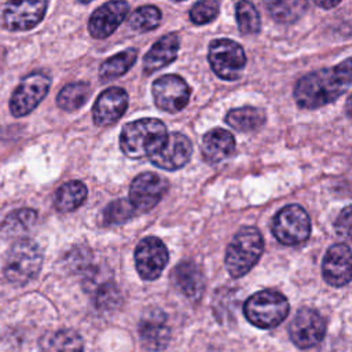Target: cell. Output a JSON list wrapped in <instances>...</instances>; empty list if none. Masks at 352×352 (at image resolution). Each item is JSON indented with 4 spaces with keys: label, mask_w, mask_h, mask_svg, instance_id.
I'll return each mask as SVG.
<instances>
[{
    "label": "cell",
    "mask_w": 352,
    "mask_h": 352,
    "mask_svg": "<svg viewBox=\"0 0 352 352\" xmlns=\"http://www.w3.org/2000/svg\"><path fill=\"white\" fill-rule=\"evenodd\" d=\"M179 51V37L176 33H169L158 38L143 58V72L151 74L169 63H172Z\"/></svg>",
    "instance_id": "ffe728a7"
},
{
    "label": "cell",
    "mask_w": 352,
    "mask_h": 352,
    "mask_svg": "<svg viewBox=\"0 0 352 352\" xmlns=\"http://www.w3.org/2000/svg\"><path fill=\"white\" fill-rule=\"evenodd\" d=\"M151 92L155 106L168 113L183 110L191 95L188 84L175 74H166L157 78L153 82Z\"/></svg>",
    "instance_id": "9c48e42d"
},
{
    "label": "cell",
    "mask_w": 352,
    "mask_h": 352,
    "mask_svg": "<svg viewBox=\"0 0 352 352\" xmlns=\"http://www.w3.org/2000/svg\"><path fill=\"white\" fill-rule=\"evenodd\" d=\"M133 216V206L126 199H116L110 202L103 210V223L107 226H116L125 223Z\"/></svg>",
    "instance_id": "f546056e"
},
{
    "label": "cell",
    "mask_w": 352,
    "mask_h": 352,
    "mask_svg": "<svg viewBox=\"0 0 352 352\" xmlns=\"http://www.w3.org/2000/svg\"><path fill=\"white\" fill-rule=\"evenodd\" d=\"M129 11V4L125 1H109L96 8L89 21L88 30L94 38L109 37L125 19Z\"/></svg>",
    "instance_id": "2e32d148"
},
{
    "label": "cell",
    "mask_w": 352,
    "mask_h": 352,
    "mask_svg": "<svg viewBox=\"0 0 352 352\" xmlns=\"http://www.w3.org/2000/svg\"><path fill=\"white\" fill-rule=\"evenodd\" d=\"M138 51L135 48L124 50L111 58H107L99 67V77L103 82H107L110 80H116L125 74L132 65L136 62Z\"/></svg>",
    "instance_id": "d4e9b609"
},
{
    "label": "cell",
    "mask_w": 352,
    "mask_h": 352,
    "mask_svg": "<svg viewBox=\"0 0 352 352\" xmlns=\"http://www.w3.org/2000/svg\"><path fill=\"white\" fill-rule=\"evenodd\" d=\"M43 352H82L84 342L81 336L70 329H62L47 334L40 341Z\"/></svg>",
    "instance_id": "cb8c5ba5"
},
{
    "label": "cell",
    "mask_w": 352,
    "mask_h": 352,
    "mask_svg": "<svg viewBox=\"0 0 352 352\" xmlns=\"http://www.w3.org/2000/svg\"><path fill=\"white\" fill-rule=\"evenodd\" d=\"M336 231L338 235L348 238L351 232V208L345 206L344 210L338 214L336 223H334Z\"/></svg>",
    "instance_id": "d6a6232c"
},
{
    "label": "cell",
    "mask_w": 352,
    "mask_h": 352,
    "mask_svg": "<svg viewBox=\"0 0 352 352\" xmlns=\"http://www.w3.org/2000/svg\"><path fill=\"white\" fill-rule=\"evenodd\" d=\"M139 336L143 346L148 351L165 349L170 340L166 315L158 308L147 311L139 322Z\"/></svg>",
    "instance_id": "9a60e30c"
},
{
    "label": "cell",
    "mask_w": 352,
    "mask_h": 352,
    "mask_svg": "<svg viewBox=\"0 0 352 352\" xmlns=\"http://www.w3.org/2000/svg\"><path fill=\"white\" fill-rule=\"evenodd\" d=\"M43 253L40 246L32 239L15 242L6 258V278L15 285H25L32 280L40 271Z\"/></svg>",
    "instance_id": "5b68a950"
},
{
    "label": "cell",
    "mask_w": 352,
    "mask_h": 352,
    "mask_svg": "<svg viewBox=\"0 0 352 352\" xmlns=\"http://www.w3.org/2000/svg\"><path fill=\"white\" fill-rule=\"evenodd\" d=\"M91 89L87 82L76 81L66 84L56 96V103L62 110L73 111L85 104L89 98Z\"/></svg>",
    "instance_id": "484cf974"
},
{
    "label": "cell",
    "mask_w": 352,
    "mask_h": 352,
    "mask_svg": "<svg viewBox=\"0 0 352 352\" xmlns=\"http://www.w3.org/2000/svg\"><path fill=\"white\" fill-rule=\"evenodd\" d=\"M88 190L82 182L70 180L56 190L54 197V205L62 213L73 212L85 202Z\"/></svg>",
    "instance_id": "7402d4cb"
},
{
    "label": "cell",
    "mask_w": 352,
    "mask_h": 352,
    "mask_svg": "<svg viewBox=\"0 0 352 352\" xmlns=\"http://www.w3.org/2000/svg\"><path fill=\"white\" fill-rule=\"evenodd\" d=\"M238 29L242 34H257L261 28L260 15L249 1H239L235 8Z\"/></svg>",
    "instance_id": "f1b7e54d"
},
{
    "label": "cell",
    "mask_w": 352,
    "mask_h": 352,
    "mask_svg": "<svg viewBox=\"0 0 352 352\" xmlns=\"http://www.w3.org/2000/svg\"><path fill=\"white\" fill-rule=\"evenodd\" d=\"M51 78L43 72H34L22 78L10 99V110L15 117H23L34 110L47 96Z\"/></svg>",
    "instance_id": "ba28073f"
},
{
    "label": "cell",
    "mask_w": 352,
    "mask_h": 352,
    "mask_svg": "<svg viewBox=\"0 0 352 352\" xmlns=\"http://www.w3.org/2000/svg\"><path fill=\"white\" fill-rule=\"evenodd\" d=\"M168 132L157 118H140L124 125L120 135L122 153L133 160L154 155L166 142Z\"/></svg>",
    "instance_id": "7a4b0ae2"
},
{
    "label": "cell",
    "mask_w": 352,
    "mask_h": 352,
    "mask_svg": "<svg viewBox=\"0 0 352 352\" xmlns=\"http://www.w3.org/2000/svg\"><path fill=\"white\" fill-rule=\"evenodd\" d=\"M264 250L261 232L252 226L242 227L230 242L226 252V268L232 278L246 275L258 261Z\"/></svg>",
    "instance_id": "3957f363"
},
{
    "label": "cell",
    "mask_w": 352,
    "mask_h": 352,
    "mask_svg": "<svg viewBox=\"0 0 352 352\" xmlns=\"http://www.w3.org/2000/svg\"><path fill=\"white\" fill-rule=\"evenodd\" d=\"M37 219V212L33 209H19L12 213H10L3 223V228H6L7 232H18L22 230L30 228Z\"/></svg>",
    "instance_id": "4dcf8cb0"
},
{
    "label": "cell",
    "mask_w": 352,
    "mask_h": 352,
    "mask_svg": "<svg viewBox=\"0 0 352 352\" xmlns=\"http://www.w3.org/2000/svg\"><path fill=\"white\" fill-rule=\"evenodd\" d=\"M270 15L279 23H292L297 21L307 10L305 1H272L265 4Z\"/></svg>",
    "instance_id": "4316f807"
},
{
    "label": "cell",
    "mask_w": 352,
    "mask_h": 352,
    "mask_svg": "<svg viewBox=\"0 0 352 352\" xmlns=\"http://www.w3.org/2000/svg\"><path fill=\"white\" fill-rule=\"evenodd\" d=\"M208 60L217 77L236 80L245 69L246 55L238 43L228 38H217L209 45Z\"/></svg>",
    "instance_id": "52a82bcc"
},
{
    "label": "cell",
    "mask_w": 352,
    "mask_h": 352,
    "mask_svg": "<svg viewBox=\"0 0 352 352\" xmlns=\"http://www.w3.org/2000/svg\"><path fill=\"white\" fill-rule=\"evenodd\" d=\"M116 300H117V290H116L114 285H110V283L103 285L102 289L98 292L96 301H98V305H100V307H104V305L109 307Z\"/></svg>",
    "instance_id": "836d02e7"
},
{
    "label": "cell",
    "mask_w": 352,
    "mask_h": 352,
    "mask_svg": "<svg viewBox=\"0 0 352 352\" xmlns=\"http://www.w3.org/2000/svg\"><path fill=\"white\" fill-rule=\"evenodd\" d=\"M128 107V94L120 87L104 89L92 107V118L98 126L114 124Z\"/></svg>",
    "instance_id": "e0dca14e"
},
{
    "label": "cell",
    "mask_w": 352,
    "mask_h": 352,
    "mask_svg": "<svg viewBox=\"0 0 352 352\" xmlns=\"http://www.w3.org/2000/svg\"><path fill=\"white\" fill-rule=\"evenodd\" d=\"M289 309L287 298L282 293L271 289L252 294L243 305L246 319L260 329L279 326L289 315Z\"/></svg>",
    "instance_id": "277c9868"
},
{
    "label": "cell",
    "mask_w": 352,
    "mask_h": 352,
    "mask_svg": "<svg viewBox=\"0 0 352 352\" xmlns=\"http://www.w3.org/2000/svg\"><path fill=\"white\" fill-rule=\"evenodd\" d=\"M220 11V4L214 0H204L198 1L190 10V19L195 25H205L212 22Z\"/></svg>",
    "instance_id": "1f68e13d"
},
{
    "label": "cell",
    "mask_w": 352,
    "mask_h": 352,
    "mask_svg": "<svg viewBox=\"0 0 352 352\" xmlns=\"http://www.w3.org/2000/svg\"><path fill=\"white\" fill-rule=\"evenodd\" d=\"M322 274L324 280L341 287L351 280V249L345 243H336L329 248L322 264Z\"/></svg>",
    "instance_id": "ac0fdd59"
},
{
    "label": "cell",
    "mask_w": 352,
    "mask_h": 352,
    "mask_svg": "<svg viewBox=\"0 0 352 352\" xmlns=\"http://www.w3.org/2000/svg\"><path fill=\"white\" fill-rule=\"evenodd\" d=\"M309 232V216L300 205L292 204L282 208L272 220V234L282 245H300L308 239Z\"/></svg>",
    "instance_id": "8992f818"
},
{
    "label": "cell",
    "mask_w": 352,
    "mask_h": 352,
    "mask_svg": "<svg viewBox=\"0 0 352 352\" xmlns=\"http://www.w3.org/2000/svg\"><path fill=\"white\" fill-rule=\"evenodd\" d=\"M47 1H8L4 6L3 22L11 32L33 29L44 18Z\"/></svg>",
    "instance_id": "4fadbf2b"
},
{
    "label": "cell",
    "mask_w": 352,
    "mask_h": 352,
    "mask_svg": "<svg viewBox=\"0 0 352 352\" xmlns=\"http://www.w3.org/2000/svg\"><path fill=\"white\" fill-rule=\"evenodd\" d=\"M226 122L239 132H253L260 129L265 122V111L258 107H236L227 113Z\"/></svg>",
    "instance_id": "603a6c76"
},
{
    "label": "cell",
    "mask_w": 352,
    "mask_h": 352,
    "mask_svg": "<svg viewBox=\"0 0 352 352\" xmlns=\"http://www.w3.org/2000/svg\"><path fill=\"white\" fill-rule=\"evenodd\" d=\"M173 286L187 298L198 300L205 287V278L194 261H182L170 272Z\"/></svg>",
    "instance_id": "d6986e66"
},
{
    "label": "cell",
    "mask_w": 352,
    "mask_h": 352,
    "mask_svg": "<svg viewBox=\"0 0 352 352\" xmlns=\"http://www.w3.org/2000/svg\"><path fill=\"white\" fill-rule=\"evenodd\" d=\"M168 190V182L153 172L138 175L129 187V202L133 209L148 212L164 197Z\"/></svg>",
    "instance_id": "7c38bea8"
},
{
    "label": "cell",
    "mask_w": 352,
    "mask_h": 352,
    "mask_svg": "<svg viewBox=\"0 0 352 352\" xmlns=\"http://www.w3.org/2000/svg\"><path fill=\"white\" fill-rule=\"evenodd\" d=\"M192 144L191 140L179 132L168 133L164 146L148 160L161 169L176 170L183 168L191 158Z\"/></svg>",
    "instance_id": "5bb4252c"
},
{
    "label": "cell",
    "mask_w": 352,
    "mask_h": 352,
    "mask_svg": "<svg viewBox=\"0 0 352 352\" xmlns=\"http://www.w3.org/2000/svg\"><path fill=\"white\" fill-rule=\"evenodd\" d=\"M315 4H316L318 7H322V8L329 10V8H333V7L338 6V4H340V1H338V0H336V1H323V0H316V1H315Z\"/></svg>",
    "instance_id": "e575fe53"
},
{
    "label": "cell",
    "mask_w": 352,
    "mask_h": 352,
    "mask_svg": "<svg viewBox=\"0 0 352 352\" xmlns=\"http://www.w3.org/2000/svg\"><path fill=\"white\" fill-rule=\"evenodd\" d=\"M349 87L351 59L346 58L331 69H319L301 77L294 87V99L300 107L314 110L334 102Z\"/></svg>",
    "instance_id": "6da1fadb"
},
{
    "label": "cell",
    "mask_w": 352,
    "mask_h": 352,
    "mask_svg": "<svg viewBox=\"0 0 352 352\" xmlns=\"http://www.w3.org/2000/svg\"><path fill=\"white\" fill-rule=\"evenodd\" d=\"M326 334L324 318L312 308H301L289 326V336L298 348L318 345Z\"/></svg>",
    "instance_id": "30bf717a"
},
{
    "label": "cell",
    "mask_w": 352,
    "mask_h": 352,
    "mask_svg": "<svg viewBox=\"0 0 352 352\" xmlns=\"http://www.w3.org/2000/svg\"><path fill=\"white\" fill-rule=\"evenodd\" d=\"M202 155L209 164H217L234 154L235 151V138L231 132L214 128L205 133L202 139Z\"/></svg>",
    "instance_id": "44dd1931"
},
{
    "label": "cell",
    "mask_w": 352,
    "mask_h": 352,
    "mask_svg": "<svg viewBox=\"0 0 352 352\" xmlns=\"http://www.w3.org/2000/svg\"><path fill=\"white\" fill-rule=\"evenodd\" d=\"M161 18V11L157 7L142 6L129 16V26L136 32H150L158 28Z\"/></svg>",
    "instance_id": "83f0119b"
},
{
    "label": "cell",
    "mask_w": 352,
    "mask_h": 352,
    "mask_svg": "<svg viewBox=\"0 0 352 352\" xmlns=\"http://www.w3.org/2000/svg\"><path fill=\"white\" fill-rule=\"evenodd\" d=\"M168 250L157 236L143 238L135 249L136 271L144 280L157 279L168 264Z\"/></svg>",
    "instance_id": "8fae6325"
}]
</instances>
